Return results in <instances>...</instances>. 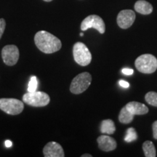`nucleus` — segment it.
Wrapping results in <instances>:
<instances>
[{"label":"nucleus","instance_id":"nucleus-1","mask_svg":"<svg viewBox=\"0 0 157 157\" xmlns=\"http://www.w3.org/2000/svg\"><path fill=\"white\" fill-rule=\"evenodd\" d=\"M34 42L39 50L46 54L58 52L62 47L61 41L46 31H39L34 36Z\"/></svg>","mask_w":157,"mask_h":157},{"label":"nucleus","instance_id":"nucleus-2","mask_svg":"<svg viewBox=\"0 0 157 157\" xmlns=\"http://www.w3.org/2000/svg\"><path fill=\"white\" fill-rule=\"evenodd\" d=\"M135 65L140 73L152 74L157 69V59L151 54H143L135 60Z\"/></svg>","mask_w":157,"mask_h":157},{"label":"nucleus","instance_id":"nucleus-3","mask_svg":"<svg viewBox=\"0 0 157 157\" xmlns=\"http://www.w3.org/2000/svg\"><path fill=\"white\" fill-rule=\"evenodd\" d=\"M92 82V76L88 72L78 74L72 80L70 86V91L73 94L78 95L84 93L90 87Z\"/></svg>","mask_w":157,"mask_h":157},{"label":"nucleus","instance_id":"nucleus-4","mask_svg":"<svg viewBox=\"0 0 157 157\" xmlns=\"http://www.w3.org/2000/svg\"><path fill=\"white\" fill-rule=\"evenodd\" d=\"M23 101L31 106L44 107L48 105L50 101V96L44 92H28L23 96Z\"/></svg>","mask_w":157,"mask_h":157},{"label":"nucleus","instance_id":"nucleus-5","mask_svg":"<svg viewBox=\"0 0 157 157\" xmlns=\"http://www.w3.org/2000/svg\"><path fill=\"white\" fill-rule=\"evenodd\" d=\"M74 59L81 66H87L91 63L92 55L89 49L82 42H76L73 48Z\"/></svg>","mask_w":157,"mask_h":157},{"label":"nucleus","instance_id":"nucleus-6","mask_svg":"<svg viewBox=\"0 0 157 157\" xmlns=\"http://www.w3.org/2000/svg\"><path fill=\"white\" fill-rule=\"evenodd\" d=\"M24 109L23 102L15 98H1L0 109L10 115L20 114Z\"/></svg>","mask_w":157,"mask_h":157},{"label":"nucleus","instance_id":"nucleus-7","mask_svg":"<svg viewBox=\"0 0 157 157\" xmlns=\"http://www.w3.org/2000/svg\"><path fill=\"white\" fill-rule=\"evenodd\" d=\"M91 28L96 29L100 34H104L105 31V25L103 20L97 15H89L81 23L82 31H87Z\"/></svg>","mask_w":157,"mask_h":157},{"label":"nucleus","instance_id":"nucleus-8","mask_svg":"<svg viewBox=\"0 0 157 157\" xmlns=\"http://www.w3.org/2000/svg\"><path fill=\"white\" fill-rule=\"evenodd\" d=\"M2 58L7 66H14L17 63L19 59L18 48L13 44L6 45L2 50Z\"/></svg>","mask_w":157,"mask_h":157},{"label":"nucleus","instance_id":"nucleus-9","mask_svg":"<svg viewBox=\"0 0 157 157\" xmlns=\"http://www.w3.org/2000/svg\"><path fill=\"white\" fill-rule=\"evenodd\" d=\"M135 13L131 10H124L119 12L117 16L118 25L121 29H127L132 26L135 21Z\"/></svg>","mask_w":157,"mask_h":157},{"label":"nucleus","instance_id":"nucleus-10","mask_svg":"<svg viewBox=\"0 0 157 157\" xmlns=\"http://www.w3.org/2000/svg\"><path fill=\"white\" fill-rule=\"evenodd\" d=\"M43 154L45 157H64V151L62 146L56 142H49L44 147Z\"/></svg>","mask_w":157,"mask_h":157},{"label":"nucleus","instance_id":"nucleus-11","mask_svg":"<svg viewBox=\"0 0 157 157\" xmlns=\"http://www.w3.org/2000/svg\"><path fill=\"white\" fill-rule=\"evenodd\" d=\"M98 147L103 151L109 152L117 148V142L113 137L108 135H101L97 139Z\"/></svg>","mask_w":157,"mask_h":157},{"label":"nucleus","instance_id":"nucleus-12","mask_svg":"<svg viewBox=\"0 0 157 157\" xmlns=\"http://www.w3.org/2000/svg\"><path fill=\"white\" fill-rule=\"evenodd\" d=\"M127 109L133 115H143L148 112V108L144 104L136 101L129 102L126 105Z\"/></svg>","mask_w":157,"mask_h":157},{"label":"nucleus","instance_id":"nucleus-13","mask_svg":"<svg viewBox=\"0 0 157 157\" xmlns=\"http://www.w3.org/2000/svg\"><path fill=\"white\" fill-rule=\"evenodd\" d=\"M135 10L142 15H149L153 12V6L145 0H138L135 4Z\"/></svg>","mask_w":157,"mask_h":157},{"label":"nucleus","instance_id":"nucleus-14","mask_svg":"<svg viewBox=\"0 0 157 157\" xmlns=\"http://www.w3.org/2000/svg\"><path fill=\"white\" fill-rule=\"evenodd\" d=\"M100 129H101V132L103 134L112 135L116 131L115 124L111 119H105V120L102 121Z\"/></svg>","mask_w":157,"mask_h":157},{"label":"nucleus","instance_id":"nucleus-15","mask_svg":"<svg viewBox=\"0 0 157 157\" xmlns=\"http://www.w3.org/2000/svg\"><path fill=\"white\" fill-rule=\"evenodd\" d=\"M134 119V115L130 113L126 106L123 107L119 115V120L122 124H129Z\"/></svg>","mask_w":157,"mask_h":157},{"label":"nucleus","instance_id":"nucleus-16","mask_svg":"<svg viewBox=\"0 0 157 157\" xmlns=\"http://www.w3.org/2000/svg\"><path fill=\"white\" fill-rule=\"evenodd\" d=\"M143 150L144 152L145 156L146 157H155L156 156V148L151 141L147 140L143 143Z\"/></svg>","mask_w":157,"mask_h":157},{"label":"nucleus","instance_id":"nucleus-17","mask_svg":"<svg viewBox=\"0 0 157 157\" xmlns=\"http://www.w3.org/2000/svg\"><path fill=\"white\" fill-rule=\"evenodd\" d=\"M145 100L149 105L157 107V93L156 92H148L145 95Z\"/></svg>","mask_w":157,"mask_h":157},{"label":"nucleus","instance_id":"nucleus-18","mask_svg":"<svg viewBox=\"0 0 157 157\" xmlns=\"http://www.w3.org/2000/svg\"><path fill=\"white\" fill-rule=\"evenodd\" d=\"M137 138V132L133 127H130L127 129V134L124 137V141H126L127 143H131L132 141L136 140Z\"/></svg>","mask_w":157,"mask_h":157},{"label":"nucleus","instance_id":"nucleus-19","mask_svg":"<svg viewBox=\"0 0 157 157\" xmlns=\"http://www.w3.org/2000/svg\"><path fill=\"white\" fill-rule=\"evenodd\" d=\"M37 87H38V80H37L36 76H32L29 82L28 92L29 93H33V92L36 91Z\"/></svg>","mask_w":157,"mask_h":157},{"label":"nucleus","instance_id":"nucleus-20","mask_svg":"<svg viewBox=\"0 0 157 157\" xmlns=\"http://www.w3.org/2000/svg\"><path fill=\"white\" fill-rule=\"evenodd\" d=\"M6 27V23L5 19L1 18L0 19V39H1L2 36L4 34V31L5 30Z\"/></svg>","mask_w":157,"mask_h":157},{"label":"nucleus","instance_id":"nucleus-21","mask_svg":"<svg viewBox=\"0 0 157 157\" xmlns=\"http://www.w3.org/2000/svg\"><path fill=\"white\" fill-rule=\"evenodd\" d=\"M152 129H153V136L154 138L157 140V121H154L152 124Z\"/></svg>","mask_w":157,"mask_h":157},{"label":"nucleus","instance_id":"nucleus-22","mask_svg":"<svg viewBox=\"0 0 157 157\" xmlns=\"http://www.w3.org/2000/svg\"><path fill=\"white\" fill-rule=\"evenodd\" d=\"M121 72L124 74V75H132L134 73V71L133 69H131V68H123L121 70Z\"/></svg>","mask_w":157,"mask_h":157},{"label":"nucleus","instance_id":"nucleus-23","mask_svg":"<svg viewBox=\"0 0 157 157\" xmlns=\"http://www.w3.org/2000/svg\"><path fill=\"white\" fill-rule=\"evenodd\" d=\"M119 84L121 87H124V88H128L129 87V82L124 81V80H119Z\"/></svg>","mask_w":157,"mask_h":157},{"label":"nucleus","instance_id":"nucleus-24","mask_svg":"<svg viewBox=\"0 0 157 157\" xmlns=\"http://www.w3.org/2000/svg\"><path fill=\"white\" fill-rule=\"evenodd\" d=\"M5 145L7 148H10V147H12V146H13V143H12V141H10V140H5Z\"/></svg>","mask_w":157,"mask_h":157},{"label":"nucleus","instance_id":"nucleus-25","mask_svg":"<svg viewBox=\"0 0 157 157\" xmlns=\"http://www.w3.org/2000/svg\"><path fill=\"white\" fill-rule=\"evenodd\" d=\"M82 157H92V155L89 154H85L82 155Z\"/></svg>","mask_w":157,"mask_h":157},{"label":"nucleus","instance_id":"nucleus-26","mask_svg":"<svg viewBox=\"0 0 157 157\" xmlns=\"http://www.w3.org/2000/svg\"><path fill=\"white\" fill-rule=\"evenodd\" d=\"M43 1H44V2H52V0H43Z\"/></svg>","mask_w":157,"mask_h":157},{"label":"nucleus","instance_id":"nucleus-27","mask_svg":"<svg viewBox=\"0 0 157 157\" xmlns=\"http://www.w3.org/2000/svg\"><path fill=\"white\" fill-rule=\"evenodd\" d=\"M80 36H84V34H83V33H81V34H80Z\"/></svg>","mask_w":157,"mask_h":157}]
</instances>
